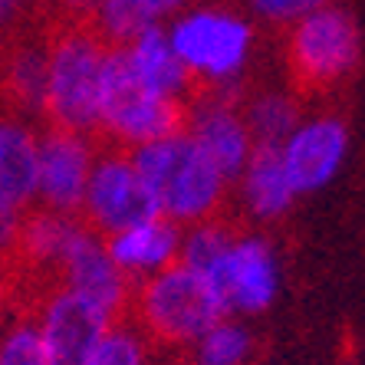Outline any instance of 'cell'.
<instances>
[{
	"label": "cell",
	"instance_id": "obj_1",
	"mask_svg": "<svg viewBox=\"0 0 365 365\" xmlns=\"http://www.w3.org/2000/svg\"><path fill=\"white\" fill-rule=\"evenodd\" d=\"M128 158L142 175L155 201V211L178 227L211 221L221 211L230 181L211 165V158L187 138L185 128L128 148Z\"/></svg>",
	"mask_w": 365,
	"mask_h": 365
},
{
	"label": "cell",
	"instance_id": "obj_2",
	"mask_svg": "<svg viewBox=\"0 0 365 365\" xmlns=\"http://www.w3.org/2000/svg\"><path fill=\"white\" fill-rule=\"evenodd\" d=\"M165 34L191 83L214 93L234 89L257 50L254 20L221 4H191L165 24Z\"/></svg>",
	"mask_w": 365,
	"mask_h": 365
},
{
	"label": "cell",
	"instance_id": "obj_3",
	"mask_svg": "<svg viewBox=\"0 0 365 365\" xmlns=\"http://www.w3.org/2000/svg\"><path fill=\"white\" fill-rule=\"evenodd\" d=\"M128 306L135 309V326L152 346L191 349L204 329L224 319V303L214 287L185 264H171L162 273L132 289Z\"/></svg>",
	"mask_w": 365,
	"mask_h": 365
},
{
	"label": "cell",
	"instance_id": "obj_4",
	"mask_svg": "<svg viewBox=\"0 0 365 365\" xmlns=\"http://www.w3.org/2000/svg\"><path fill=\"white\" fill-rule=\"evenodd\" d=\"M181 122H185V106L142 86L125 63L122 46H109L96 96V132L115 142V148L128 152L168 132H178Z\"/></svg>",
	"mask_w": 365,
	"mask_h": 365
},
{
	"label": "cell",
	"instance_id": "obj_5",
	"mask_svg": "<svg viewBox=\"0 0 365 365\" xmlns=\"http://www.w3.org/2000/svg\"><path fill=\"white\" fill-rule=\"evenodd\" d=\"M106 50L109 46L89 26H69L46 46L43 115L53 128L96 132V96Z\"/></svg>",
	"mask_w": 365,
	"mask_h": 365
},
{
	"label": "cell",
	"instance_id": "obj_6",
	"mask_svg": "<svg viewBox=\"0 0 365 365\" xmlns=\"http://www.w3.org/2000/svg\"><path fill=\"white\" fill-rule=\"evenodd\" d=\"M287 60L299 86L329 89L356 73L362 60V30L356 14L342 4L306 10L289 24Z\"/></svg>",
	"mask_w": 365,
	"mask_h": 365
},
{
	"label": "cell",
	"instance_id": "obj_7",
	"mask_svg": "<svg viewBox=\"0 0 365 365\" xmlns=\"http://www.w3.org/2000/svg\"><path fill=\"white\" fill-rule=\"evenodd\" d=\"M207 283L221 297L227 316L267 313L283 289V264L277 247L254 230H234L227 250L211 270Z\"/></svg>",
	"mask_w": 365,
	"mask_h": 365
},
{
	"label": "cell",
	"instance_id": "obj_8",
	"mask_svg": "<svg viewBox=\"0 0 365 365\" xmlns=\"http://www.w3.org/2000/svg\"><path fill=\"white\" fill-rule=\"evenodd\" d=\"M155 201L145 187L142 175L135 171L125 148H109L96 155L93 175L86 181L79 221L99 237H109L122 227L155 217Z\"/></svg>",
	"mask_w": 365,
	"mask_h": 365
},
{
	"label": "cell",
	"instance_id": "obj_9",
	"mask_svg": "<svg viewBox=\"0 0 365 365\" xmlns=\"http://www.w3.org/2000/svg\"><path fill=\"white\" fill-rule=\"evenodd\" d=\"M280 162L287 168V178L297 191V197L316 195L329 187L346 168V158L352 152V132L342 115L319 112V115H299V122L289 128V135L277 145Z\"/></svg>",
	"mask_w": 365,
	"mask_h": 365
},
{
	"label": "cell",
	"instance_id": "obj_10",
	"mask_svg": "<svg viewBox=\"0 0 365 365\" xmlns=\"http://www.w3.org/2000/svg\"><path fill=\"white\" fill-rule=\"evenodd\" d=\"M96 148L89 132L46 128L36 145V204L43 211L76 214L83 207L86 181L93 175Z\"/></svg>",
	"mask_w": 365,
	"mask_h": 365
},
{
	"label": "cell",
	"instance_id": "obj_11",
	"mask_svg": "<svg viewBox=\"0 0 365 365\" xmlns=\"http://www.w3.org/2000/svg\"><path fill=\"white\" fill-rule=\"evenodd\" d=\"M56 277H60V287H66L69 293L86 299L106 319L115 323V319L125 316L128 299H132V283L122 277L119 267L112 264L102 237L86 224L76 234V240L69 244L60 267H56Z\"/></svg>",
	"mask_w": 365,
	"mask_h": 365
},
{
	"label": "cell",
	"instance_id": "obj_12",
	"mask_svg": "<svg viewBox=\"0 0 365 365\" xmlns=\"http://www.w3.org/2000/svg\"><path fill=\"white\" fill-rule=\"evenodd\" d=\"M181 128L227 181L237 178L250 152L257 148L244 122V112L240 106H234L227 93H214L191 102V109H185Z\"/></svg>",
	"mask_w": 365,
	"mask_h": 365
},
{
	"label": "cell",
	"instance_id": "obj_13",
	"mask_svg": "<svg viewBox=\"0 0 365 365\" xmlns=\"http://www.w3.org/2000/svg\"><path fill=\"white\" fill-rule=\"evenodd\" d=\"M109 323L112 319H106L99 309H93L86 299H79L76 293H69L60 283H56V289L46 293L34 319L50 365H79Z\"/></svg>",
	"mask_w": 365,
	"mask_h": 365
},
{
	"label": "cell",
	"instance_id": "obj_14",
	"mask_svg": "<svg viewBox=\"0 0 365 365\" xmlns=\"http://www.w3.org/2000/svg\"><path fill=\"white\" fill-rule=\"evenodd\" d=\"M181 230L185 227L155 214V217H145L132 227H122L109 237H102V244L128 283H142L155 273H162L165 267L178 264Z\"/></svg>",
	"mask_w": 365,
	"mask_h": 365
},
{
	"label": "cell",
	"instance_id": "obj_15",
	"mask_svg": "<svg viewBox=\"0 0 365 365\" xmlns=\"http://www.w3.org/2000/svg\"><path fill=\"white\" fill-rule=\"evenodd\" d=\"M40 132L24 112H0V207L30 214L36 204Z\"/></svg>",
	"mask_w": 365,
	"mask_h": 365
},
{
	"label": "cell",
	"instance_id": "obj_16",
	"mask_svg": "<svg viewBox=\"0 0 365 365\" xmlns=\"http://www.w3.org/2000/svg\"><path fill=\"white\" fill-rule=\"evenodd\" d=\"M230 185H237L240 207L257 224H273L287 217L293 201H297V191H293L287 168L280 162V152L267 148V145H257L250 158H247V165L240 168V175Z\"/></svg>",
	"mask_w": 365,
	"mask_h": 365
},
{
	"label": "cell",
	"instance_id": "obj_17",
	"mask_svg": "<svg viewBox=\"0 0 365 365\" xmlns=\"http://www.w3.org/2000/svg\"><path fill=\"white\" fill-rule=\"evenodd\" d=\"M122 53H125V63L132 66V73L138 76L142 86H148L152 93L165 96L171 102H181V106L187 102L195 83H191L187 69L181 66V60L171 50L165 24L145 26L142 34H135L122 46Z\"/></svg>",
	"mask_w": 365,
	"mask_h": 365
},
{
	"label": "cell",
	"instance_id": "obj_18",
	"mask_svg": "<svg viewBox=\"0 0 365 365\" xmlns=\"http://www.w3.org/2000/svg\"><path fill=\"white\" fill-rule=\"evenodd\" d=\"M79 230H83V221H79L76 214H56V211H43V207L40 211H30L14 254H24L36 267L56 270Z\"/></svg>",
	"mask_w": 365,
	"mask_h": 365
},
{
	"label": "cell",
	"instance_id": "obj_19",
	"mask_svg": "<svg viewBox=\"0 0 365 365\" xmlns=\"http://www.w3.org/2000/svg\"><path fill=\"white\" fill-rule=\"evenodd\" d=\"M254 329L244 319L224 316L191 342V365H247L254 356Z\"/></svg>",
	"mask_w": 365,
	"mask_h": 365
},
{
	"label": "cell",
	"instance_id": "obj_20",
	"mask_svg": "<svg viewBox=\"0 0 365 365\" xmlns=\"http://www.w3.org/2000/svg\"><path fill=\"white\" fill-rule=\"evenodd\" d=\"M240 112H244V122L250 128L254 145H267V148H277L289 135V128L299 122L297 99L289 93H280V89L257 93L254 99H247V106Z\"/></svg>",
	"mask_w": 365,
	"mask_h": 365
},
{
	"label": "cell",
	"instance_id": "obj_21",
	"mask_svg": "<svg viewBox=\"0 0 365 365\" xmlns=\"http://www.w3.org/2000/svg\"><path fill=\"white\" fill-rule=\"evenodd\" d=\"M10 99L17 102L24 115L43 112V89H46V46L26 43L7 56V73H4Z\"/></svg>",
	"mask_w": 365,
	"mask_h": 365
},
{
	"label": "cell",
	"instance_id": "obj_22",
	"mask_svg": "<svg viewBox=\"0 0 365 365\" xmlns=\"http://www.w3.org/2000/svg\"><path fill=\"white\" fill-rule=\"evenodd\" d=\"M79 365H155L152 342L135 323L115 319L102 329Z\"/></svg>",
	"mask_w": 365,
	"mask_h": 365
},
{
	"label": "cell",
	"instance_id": "obj_23",
	"mask_svg": "<svg viewBox=\"0 0 365 365\" xmlns=\"http://www.w3.org/2000/svg\"><path fill=\"white\" fill-rule=\"evenodd\" d=\"M0 365H50L34 319H14L0 329Z\"/></svg>",
	"mask_w": 365,
	"mask_h": 365
},
{
	"label": "cell",
	"instance_id": "obj_24",
	"mask_svg": "<svg viewBox=\"0 0 365 365\" xmlns=\"http://www.w3.org/2000/svg\"><path fill=\"white\" fill-rule=\"evenodd\" d=\"M244 7L250 20H260L270 26H289L306 10L323 7V0H244Z\"/></svg>",
	"mask_w": 365,
	"mask_h": 365
},
{
	"label": "cell",
	"instance_id": "obj_25",
	"mask_svg": "<svg viewBox=\"0 0 365 365\" xmlns=\"http://www.w3.org/2000/svg\"><path fill=\"white\" fill-rule=\"evenodd\" d=\"M128 4L142 14L145 24H168L185 7H191V0H128Z\"/></svg>",
	"mask_w": 365,
	"mask_h": 365
},
{
	"label": "cell",
	"instance_id": "obj_26",
	"mask_svg": "<svg viewBox=\"0 0 365 365\" xmlns=\"http://www.w3.org/2000/svg\"><path fill=\"white\" fill-rule=\"evenodd\" d=\"M30 0H0V34H7L26 17Z\"/></svg>",
	"mask_w": 365,
	"mask_h": 365
},
{
	"label": "cell",
	"instance_id": "obj_27",
	"mask_svg": "<svg viewBox=\"0 0 365 365\" xmlns=\"http://www.w3.org/2000/svg\"><path fill=\"white\" fill-rule=\"evenodd\" d=\"M60 4L69 10V14H76V17H89L99 0H60Z\"/></svg>",
	"mask_w": 365,
	"mask_h": 365
},
{
	"label": "cell",
	"instance_id": "obj_28",
	"mask_svg": "<svg viewBox=\"0 0 365 365\" xmlns=\"http://www.w3.org/2000/svg\"><path fill=\"white\" fill-rule=\"evenodd\" d=\"M326 4H339V0H323V7H326Z\"/></svg>",
	"mask_w": 365,
	"mask_h": 365
},
{
	"label": "cell",
	"instance_id": "obj_29",
	"mask_svg": "<svg viewBox=\"0 0 365 365\" xmlns=\"http://www.w3.org/2000/svg\"><path fill=\"white\" fill-rule=\"evenodd\" d=\"M36 4H50V0H36Z\"/></svg>",
	"mask_w": 365,
	"mask_h": 365
}]
</instances>
